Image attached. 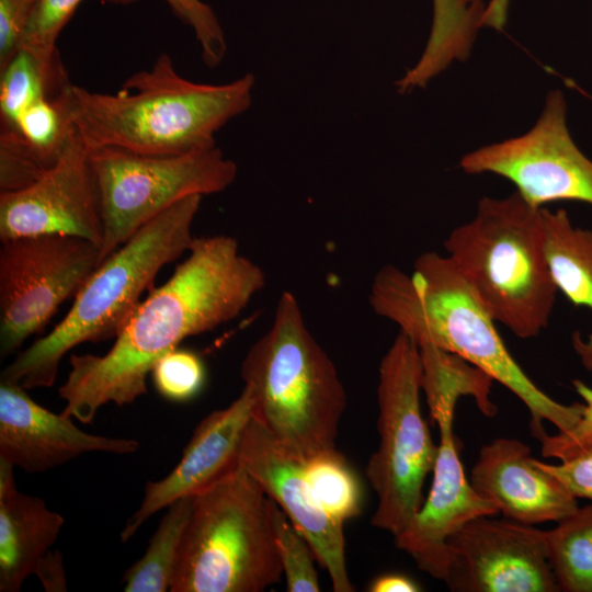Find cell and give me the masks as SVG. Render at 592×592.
Masks as SVG:
<instances>
[{
  "label": "cell",
  "instance_id": "6da1fadb",
  "mask_svg": "<svg viewBox=\"0 0 592 592\" xmlns=\"http://www.w3.org/2000/svg\"><path fill=\"white\" fill-rule=\"evenodd\" d=\"M189 255L139 304L111 349L71 354L59 387L64 412L90 424L107 403L130 405L147 392L156 363L198 335L237 318L265 285L263 270L227 235L194 238Z\"/></svg>",
  "mask_w": 592,
  "mask_h": 592
},
{
  "label": "cell",
  "instance_id": "7a4b0ae2",
  "mask_svg": "<svg viewBox=\"0 0 592 592\" xmlns=\"http://www.w3.org/2000/svg\"><path fill=\"white\" fill-rule=\"evenodd\" d=\"M369 304L418 346L433 345L456 354L509 389L528 409L536 439L545 433L543 421L567 432L582 417L584 403L554 400L523 372L496 321L447 255L422 253L410 276L395 265L383 266L373 280Z\"/></svg>",
  "mask_w": 592,
  "mask_h": 592
},
{
  "label": "cell",
  "instance_id": "3957f363",
  "mask_svg": "<svg viewBox=\"0 0 592 592\" xmlns=\"http://www.w3.org/2000/svg\"><path fill=\"white\" fill-rule=\"evenodd\" d=\"M254 77L220 84L183 78L168 54L133 73L115 94L70 90L73 125L89 149L175 156L216 147L215 135L252 102Z\"/></svg>",
  "mask_w": 592,
  "mask_h": 592
},
{
  "label": "cell",
  "instance_id": "277c9868",
  "mask_svg": "<svg viewBox=\"0 0 592 592\" xmlns=\"http://www.w3.org/2000/svg\"><path fill=\"white\" fill-rule=\"evenodd\" d=\"M202 197L189 196L170 206L107 255L75 295L66 316L21 351L3 368L0 380L25 390L52 387L70 350L115 339L160 270L189 250Z\"/></svg>",
  "mask_w": 592,
  "mask_h": 592
},
{
  "label": "cell",
  "instance_id": "5b68a950",
  "mask_svg": "<svg viewBox=\"0 0 592 592\" xmlns=\"http://www.w3.org/2000/svg\"><path fill=\"white\" fill-rule=\"evenodd\" d=\"M240 375L252 397V419L294 456L305 462L337 448L346 392L292 293H282L270 329L248 350Z\"/></svg>",
  "mask_w": 592,
  "mask_h": 592
},
{
  "label": "cell",
  "instance_id": "8992f818",
  "mask_svg": "<svg viewBox=\"0 0 592 592\" xmlns=\"http://www.w3.org/2000/svg\"><path fill=\"white\" fill-rule=\"evenodd\" d=\"M543 206L517 192L482 197L443 246L496 322L530 339L549 323L557 295L545 251Z\"/></svg>",
  "mask_w": 592,
  "mask_h": 592
},
{
  "label": "cell",
  "instance_id": "52a82bcc",
  "mask_svg": "<svg viewBox=\"0 0 592 592\" xmlns=\"http://www.w3.org/2000/svg\"><path fill=\"white\" fill-rule=\"evenodd\" d=\"M282 576L271 498L241 464L192 497L171 592H262Z\"/></svg>",
  "mask_w": 592,
  "mask_h": 592
},
{
  "label": "cell",
  "instance_id": "ba28073f",
  "mask_svg": "<svg viewBox=\"0 0 592 592\" xmlns=\"http://www.w3.org/2000/svg\"><path fill=\"white\" fill-rule=\"evenodd\" d=\"M422 377L419 346L399 332L378 368L379 444L365 469L378 499L372 524L394 536L422 505L439 454L421 412Z\"/></svg>",
  "mask_w": 592,
  "mask_h": 592
},
{
  "label": "cell",
  "instance_id": "9c48e42d",
  "mask_svg": "<svg viewBox=\"0 0 592 592\" xmlns=\"http://www.w3.org/2000/svg\"><path fill=\"white\" fill-rule=\"evenodd\" d=\"M89 150L100 198L101 262L170 206L189 196L223 192L238 172L217 147L175 156L113 147Z\"/></svg>",
  "mask_w": 592,
  "mask_h": 592
},
{
  "label": "cell",
  "instance_id": "30bf717a",
  "mask_svg": "<svg viewBox=\"0 0 592 592\" xmlns=\"http://www.w3.org/2000/svg\"><path fill=\"white\" fill-rule=\"evenodd\" d=\"M101 263L94 243L46 234L1 240L0 356L18 352Z\"/></svg>",
  "mask_w": 592,
  "mask_h": 592
},
{
  "label": "cell",
  "instance_id": "8fae6325",
  "mask_svg": "<svg viewBox=\"0 0 592 592\" xmlns=\"http://www.w3.org/2000/svg\"><path fill=\"white\" fill-rule=\"evenodd\" d=\"M562 93L550 92L531 130L464 156L460 168L469 174L489 172L508 179L535 206L556 201L592 205V161L574 144Z\"/></svg>",
  "mask_w": 592,
  "mask_h": 592
},
{
  "label": "cell",
  "instance_id": "7c38bea8",
  "mask_svg": "<svg viewBox=\"0 0 592 592\" xmlns=\"http://www.w3.org/2000/svg\"><path fill=\"white\" fill-rule=\"evenodd\" d=\"M446 585L456 592L560 591L545 531L492 515L476 517L448 539Z\"/></svg>",
  "mask_w": 592,
  "mask_h": 592
},
{
  "label": "cell",
  "instance_id": "4fadbf2b",
  "mask_svg": "<svg viewBox=\"0 0 592 592\" xmlns=\"http://www.w3.org/2000/svg\"><path fill=\"white\" fill-rule=\"evenodd\" d=\"M61 234L101 251L99 190L90 150L78 130L57 162L29 186L0 193V240Z\"/></svg>",
  "mask_w": 592,
  "mask_h": 592
},
{
  "label": "cell",
  "instance_id": "5bb4252c",
  "mask_svg": "<svg viewBox=\"0 0 592 592\" xmlns=\"http://www.w3.org/2000/svg\"><path fill=\"white\" fill-rule=\"evenodd\" d=\"M240 464L307 539L315 559L328 571L333 591H354L346 568L343 524L321 506L304 463L252 419L242 440Z\"/></svg>",
  "mask_w": 592,
  "mask_h": 592
},
{
  "label": "cell",
  "instance_id": "9a60e30c",
  "mask_svg": "<svg viewBox=\"0 0 592 592\" xmlns=\"http://www.w3.org/2000/svg\"><path fill=\"white\" fill-rule=\"evenodd\" d=\"M453 421L437 423L439 454L428 498L394 536L397 548L411 556L422 571L441 581H445L449 567L448 539L469 521L499 512L467 479L453 434Z\"/></svg>",
  "mask_w": 592,
  "mask_h": 592
},
{
  "label": "cell",
  "instance_id": "2e32d148",
  "mask_svg": "<svg viewBox=\"0 0 592 592\" xmlns=\"http://www.w3.org/2000/svg\"><path fill=\"white\" fill-rule=\"evenodd\" d=\"M72 417L35 402L22 387L0 380V459L27 474L44 473L82 454L135 453L133 439L95 435L80 430Z\"/></svg>",
  "mask_w": 592,
  "mask_h": 592
},
{
  "label": "cell",
  "instance_id": "e0dca14e",
  "mask_svg": "<svg viewBox=\"0 0 592 592\" xmlns=\"http://www.w3.org/2000/svg\"><path fill=\"white\" fill-rule=\"evenodd\" d=\"M252 420V397L243 387L226 408L206 415L196 426L177 466L162 479L148 481L138 509L128 517L121 542L180 498L193 497L240 465L241 444Z\"/></svg>",
  "mask_w": 592,
  "mask_h": 592
},
{
  "label": "cell",
  "instance_id": "ac0fdd59",
  "mask_svg": "<svg viewBox=\"0 0 592 592\" xmlns=\"http://www.w3.org/2000/svg\"><path fill=\"white\" fill-rule=\"evenodd\" d=\"M469 481L505 519L523 524L559 522L579 508L578 499L515 439H496L483 445Z\"/></svg>",
  "mask_w": 592,
  "mask_h": 592
},
{
  "label": "cell",
  "instance_id": "d6986e66",
  "mask_svg": "<svg viewBox=\"0 0 592 592\" xmlns=\"http://www.w3.org/2000/svg\"><path fill=\"white\" fill-rule=\"evenodd\" d=\"M14 467L0 459V591L18 592L64 526L44 500L16 489Z\"/></svg>",
  "mask_w": 592,
  "mask_h": 592
},
{
  "label": "cell",
  "instance_id": "ffe728a7",
  "mask_svg": "<svg viewBox=\"0 0 592 592\" xmlns=\"http://www.w3.org/2000/svg\"><path fill=\"white\" fill-rule=\"evenodd\" d=\"M544 251L557 286L574 306L592 312V230L574 226L565 209L542 208ZM572 346L587 371H592V333L587 340L579 331Z\"/></svg>",
  "mask_w": 592,
  "mask_h": 592
},
{
  "label": "cell",
  "instance_id": "44dd1931",
  "mask_svg": "<svg viewBox=\"0 0 592 592\" xmlns=\"http://www.w3.org/2000/svg\"><path fill=\"white\" fill-rule=\"evenodd\" d=\"M423 377L422 390L432 419H454L458 399L474 397L479 410L487 417L497 414V407L490 399L493 379L483 371L460 356L433 345L419 346Z\"/></svg>",
  "mask_w": 592,
  "mask_h": 592
},
{
  "label": "cell",
  "instance_id": "7402d4cb",
  "mask_svg": "<svg viewBox=\"0 0 592 592\" xmlns=\"http://www.w3.org/2000/svg\"><path fill=\"white\" fill-rule=\"evenodd\" d=\"M485 8L465 0H433V21L426 46L409 70L410 78L424 86L453 60L468 56Z\"/></svg>",
  "mask_w": 592,
  "mask_h": 592
},
{
  "label": "cell",
  "instance_id": "603a6c76",
  "mask_svg": "<svg viewBox=\"0 0 592 592\" xmlns=\"http://www.w3.org/2000/svg\"><path fill=\"white\" fill-rule=\"evenodd\" d=\"M71 84L59 55L43 61L26 49H19L0 71V129L11 127L36 100L61 94Z\"/></svg>",
  "mask_w": 592,
  "mask_h": 592
},
{
  "label": "cell",
  "instance_id": "cb8c5ba5",
  "mask_svg": "<svg viewBox=\"0 0 592 592\" xmlns=\"http://www.w3.org/2000/svg\"><path fill=\"white\" fill-rule=\"evenodd\" d=\"M191 505L192 497H184L167 506L145 554L125 571L124 591L164 592L170 589Z\"/></svg>",
  "mask_w": 592,
  "mask_h": 592
},
{
  "label": "cell",
  "instance_id": "d4e9b609",
  "mask_svg": "<svg viewBox=\"0 0 592 592\" xmlns=\"http://www.w3.org/2000/svg\"><path fill=\"white\" fill-rule=\"evenodd\" d=\"M545 539L560 591L592 592V503L545 531Z\"/></svg>",
  "mask_w": 592,
  "mask_h": 592
},
{
  "label": "cell",
  "instance_id": "484cf974",
  "mask_svg": "<svg viewBox=\"0 0 592 592\" xmlns=\"http://www.w3.org/2000/svg\"><path fill=\"white\" fill-rule=\"evenodd\" d=\"M303 463L315 496L333 520L343 524L361 513L362 487L341 452L329 449Z\"/></svg>",
  "mask_w": 592,
  "mask_h": 592
},
{
  "label": "cell",
  "instance_id": "4316f807",
  "mask_svg": "<svg viewBox=\"0 0 592 592\" xmlns=\"http://www.w3.org/2000/svg\"><path fill=\"white\" fill-rule=\"evenodd\" d=\"M275 544L288 592H318L320 584L314 566L315 555L303 534L271 499Z\"/></svg>",
  "mask_w": 592,
  "mask_h": 592
},
{
  "label": "cell",
  "instance_id": "83f0119b",
  "mask_svg": "<svg viewBox=\"0 0 592 592\" xmlns=\"http://www.w3.org/2000/svg\"><path fill=\"white\" fill-rule=\"evenodd\" d=\"M151 379L164 399L185 402L194 398L205 383V366L201 357L190 350L174 349L153 366Z\"/></svg>",
  "mask_w": 592,
  "mask_h": 592
},
{
  "label": "cell",
  "instance_id": "f1b7e54d",
  "mask_svg": "<svg viewBox=\"0 0 592 592\" xmlns=\"http://www.w3.org/2000/svg\"><path fill=\"white\" fill-rule=\"evenodd\" d=\"M81 1L36 0L19 49H26L44 61L54 59L59 55L57 38Z\"/></svg>",
  "mask_w": 592,
  "mask_h": 592
},
{
  "label": "cell",
  "instance_id": "f546056e",
  "mask_svg": "<svg viewBox=\"0 0 592 592\" xmlns=\"http://www.w3.org/2000/svg\"><path fill=\"white\" fill-rule=\"evenodd\" d=\"M114 4H127L135 0H105ZM195 35L206 66H218L227 52L223 27L213 9L202 0H162Z\"/></svg>",
  "mask_w": 592,
  "mask_h": 592
},
{
  "label": "cell",
  "instance_id": "4dcf8cb0",
  "mask_svg": "<svg viewBox=\"0 0 592 592\" xmlns=\"http://www.w3.org/2000/svg\"><path fill=\"white\" fill-rule=\"evenodd\" d=\"M572 385L584 403L582 417L571 430L555 435L544 433L538 439L544 457L565 460L592 447V388L580 379Z\"/></svg>",
  "mask_w": 592,
  "mask_h": 592
},
{
  "label": "cell",
  "instance_id": "1f68e13d",
  "mask_svg": "<svg viewBox=\"0 0 592 592\" xmlns=\"http://www.w3.org/2000/svg\"><path fill=\"white\" fill-rule=\"evenodd\" d=\"M36 0H0V71L20 48Z\"/></svg>",
  "mask_w": 592,
  "mask_h": 592
},
{
  "label": "cell",
  "instance_id": "d6a6232c",
  "mask_svg": "<svg viewBox=\"0 0 592 592\" xmlns=\"http://www.w3.org/2000/svg\"><path fill=\"white\" fill-rule=\"evenodd\" d=\"M538 465L558 479L577 499L592 501V447L559 464H546L537 459Z\"/></svg>",
  "mask_w": 592,
  "mask_h": 592
},
{
  "label": "cell",
  "instance_id": "836d02e7",
  "mask_svg": "<svg viewBox=\"0 0 592 592\" xmlns=\"http://www.w3.org/2000/svg\"><path fill=\"white\" fill-rule=\"evenodd\" d=\"M34 574L38 577L45 591H67L66 570L64 567L62 555L59 550H48L37 565Z\"/></svg>",
  "mask_w": 592,
  "mask_h": 592
},
{
  "label": "cell",
  "instance_id": "e575fe53",
  "mask_svg": "<svg viewBox=\"0 0 592 592\" xmlns=\"http://www.w3.org/2000/svg\"><path fill=\"white\" fill-rule=\"evenodd\" d=\"M371 592H418L419 584L411 578L400 573L382 574L374 579L369 587Z\"/></svg>",
  "mask_w": 592,
  "mask_h": 592
},
{
  "label": "cell",
  "instance_id": "d590c367",
  "mask_svg": "<svg viewBox=\"0 0 592 592\" xmlns=\"http://www.w3.org/2000/svg\"><path fill=\"white\" fill-rule=\"evenodd\" d=\"M510 0H490L486 4L481 26H490L496 30H501L508 19Z\"/></svg>",
  "mask_w": 592,
  "mask_h": 592
},
{
  "label": "cell",
  "instance_id": "8d00e7d4",
  "mask_svg": "<svg viewBox=\"0 0 592 592\" xmlns=\"http://www.w3.org/2000/svg\"><path fill=\"white\" fill-rule=\"evenodd\" d=\"M465 1L474 7L486 8V4L483 3L482 0H465Z\"/></svg>",
  "mask_w": 592,
  "mask_h": 592
}]
</instances>
